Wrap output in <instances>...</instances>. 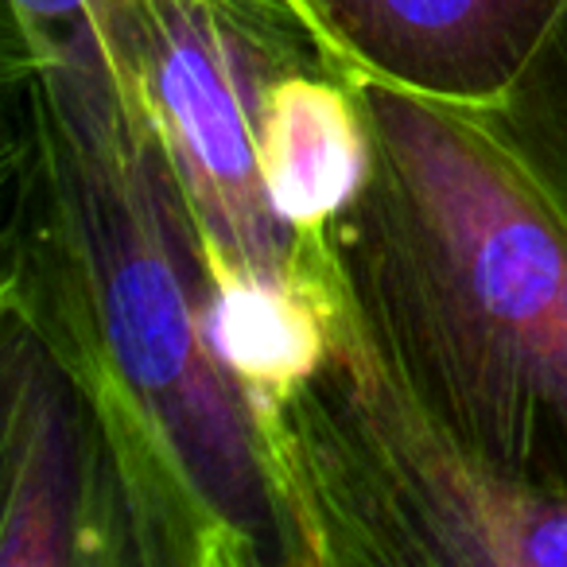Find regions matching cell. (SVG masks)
<instances>
[{
	"instance_id": "52a82bcc",
	"label": "cell",
	"mask_w": 567,
	"mask_h": 567,
	"mask_svg": "<svg viewBox=\"0 0 567 567\" xmlns=\"http://www.w3.org/2000/svg\"><path fill=\"white\" fill-rule=\"evenodd\" d=\"M203 334L214 358L241 381L257 424L316 381L331 354L323 292L296 252L288 272H260L203 249Z\"/></svg>"
},
{
	"instance_id": "9c48e42d",
	"label": "cell",
	"mask_w": 567,
	"mask_h": 567,
	"mask_svg": "<svg viewBox=\"0 0 567 567\" xmlns=\"http://www.w3.org/2000/svg\"><path fill=\"white\" fill-rule=\"evenodd\" d=\"M97 0H12L20 24H40V28H66L79 24L94 12Z\"/></svg>"
},
{
	"instance_id": "3957f363",
	"label": "cell",
	"mask_w": 567,
	"mask_h": 567,
	"mask_svg": "<svg viewBox=\"0 0 567 567\" xmlns=\"http://www.w3.org/2000/svg\"><path fill=\"white\" fill-rule=\"evenodd\" d=\"M331 354L260 420L300 564L567 567V497L520 486L435 424L365 334L319 229L296 245Z\"/></svg>"
},
{
	"instance_id": "7a4b0ae2",
	"label": "cell",
	"mask_w": 567,
	"mask_h": 567,
	"mask_svg": "<svg viewBox=\"0 0 567 567\" xmlns=\"http://www.w3.org/2000/svg\"><path fill=\"white\" fill-rule=\"evenodd\" d=\"M347 86L370 175L319 237L365 334L482 463L567 497V175L509 105Z\"/></svg>"
},
{
	"instance_id": "277c9868",
	"label": "cell",
	"mask_w": 567,
	"mask_h": 567,
	"mask_svg": "<svg viewBox=\"0 0 567 567\" xmlns=\"http://www.w3.org/2000/svg\"><path fill=\"white\" fill-rule=\"evenodd\" d=\"M203 249L288 272L300 234L272 210L260 110L280 74L234 0H102Z\"/></svg>"
},
{
	"instance_id": "8992f818",
	"label": "cell",
	"mask_w": 567,
	"mask_h": 567,
	"mask_svg": "<svg viewBox=\"0 0 567 567\" xmlns=\"http://www.w3.org/2000/svg\"><path fill=\"white\" fill-rule=\"evenodd\" d=\"M66 370L43 339L12 316L9 334V509L0 567H59L97 559L90 528L86 443Z\"/></svg>"
},
{
	"instance_id": "ba28073f",
	"label": "cell",
	"mask_w": 567,
	"mask_h": 567,
	"mask_svg": "<svg viewBox=\"0 0 567 567\" xmlns=\"http://www.w3.org/2000/svg\"><path fill=\"white\" fill-rule=\"evenodd\" d=\"M260 172L272 210L296 234L350 210L370 175V133L347 82L280 74L260 110Z\"/></svg>"
},
{
	"instance_id": "6da1fadb",
	"label": "cell",
	"mask_w": 567,
	"mask_h": 567,
	"mask_svg": "<svg viewBox=\"0 0 567 567\" xmlns=\"http://www.w3.org/2000/svg\"><path fill=\"white\" fill-rule=\"evenodd\" d=\"M20 28L32 229L9 300L79 393L136 559H292L257 412L203 334L195 218L102 0L79 24Z\"/></svg>"
},
{
	"instance_id": "5b68a950",
	"label": "cell",
	"mask_w": 567,
	"mask_h": 567,
	"mask_svg": "<svg viewBox=\"0 0 567 567\" xmlns=\"http://www.w3.org/2000/svg\"><path fill=\"white\" fill-rule=\"evenodd\" d=\"M342 82L505 110L567 32V0H276Z\"/></svg>"
},
{
	"instance_id": "30bf717a",
	"label": "cell",
	"mask_w": 567,
	"mask_h": 567,
	"mask_svg": "<svg viewBox=\"0 0 567 567\" xmlns=\"http://www.w3.org/2000/svg\"><path fill=\"white\" fill-rule=\"evenodd\" d=\"M564 48H567V32H564Z\"/></svg>"
}]
</instances>
